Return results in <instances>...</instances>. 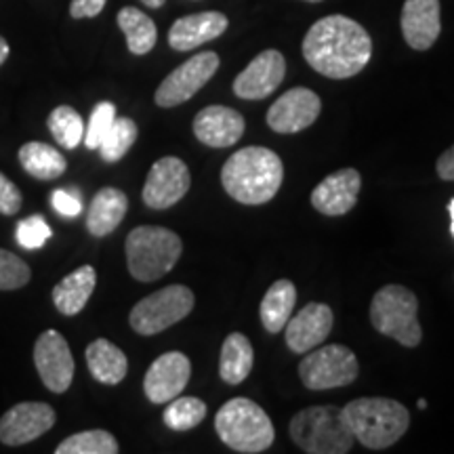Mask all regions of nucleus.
<instances>
[{
	"instance_id": "34",
	"label": "nucleus",
	"mask_w": 454,
	"mask_h": 454,
	"mask_svg": "<svg viewBox=\"0 0 454 454\" xmlns=\"http://www.w3.org/2000/svg\"><path fill=\"white\" fill-rule=\"evenodd\" d=\"M116 121V107L110 101H101V104L95 106L93 114L89 118L87 133H84V145L89 150H98L101 139L106 137L107 129L112 127V122Z\"/></svg>"
},
{
	"instance_id": "39",
	"label": "nucleus",
	"mask_w": 454,
	"mask_h": 454,
	"mask_svg": "<svg viewBox=\"0 0 454 454\" xmlns=\"http://www.w3.org/2000/svg\"><path fill=\"white\" fill-rule=\"evenodd\" d=\"M435 170H438V175L444 181H454V145L438 158Z\"/></svg>"
},
{
	"instance_id": "35",
	"label": "nucleus",
	"mask_w": 454,
	"mask_h": 454,
	"mask_svg": "<svg viewBox=\"0 0 454 454\" xmlns=\"http://www.w3.org/2000/svg\"><path fill=\"white\" fill-rule=\"evenodd\" d=\"M15 236L21 247L27 248V251H34V248L44 247V242L53 236V231H51L47 221H44L41 215H32V217L21 219L20 223H17Z\"/></svg>"
},
{
	"instance_id": "12",
	"label": "nucleus",
	"mask_w": 454,
	"mask_h": 454,
	"mask_svg": "<svg viewBox=\"0 0 454 454\" xmlns=\"http://www.w3.org/2000/svg\"><path fill=\"white\" fill-rule=\"evenodd\" d=\"M34 366L41 374L44 387L53 394H66L74 379V357L64 334L47 331L34 345Z\"/></svg>"
},
{
	"instance_id": "13",
	"label": "nucleus",
	"mask_w": 454,
	"mask_h": 454,
	"mask_svg": "<svg viewBox=\"0 0 454 454\" xmlns=\"http://www.w3.org/2000/svg\"><path fill=\"white\" fill-rule=\"evenodd\" d=\"M55 421V411L44 402H21L0 419V442L7 446L30 444L47 434Z\"/></svg>"
},
{
	"instance_id": "23",
	"label": "nucleus",
	"mask_w": 454,
	"mask_h": 454,
	"mask_svg": "<svg viewBox=\"0 0 454 454\" xmlns=\"http://www.w3.org/2000/svg\"><path fill=\"white\" fill-rule=\"evenodd\" d=\"M95 284H98V274L90 265H82L72 271L53 288L55 308L64 316L81 314L95 291Z\"/></svg>"
},
{
	"instance_id": "5",
	"label": "nucleus",
	"mask_w": 454,
	"mask_h": 454,
	"mask_svg": "<svg viewBox=\"0 0 454 454\" xmlns=\"http://www.w3.org/2000/svg\"><path fill=\"white\" fill-rule=\"evenodd\" d=\"M124 251L130 276L139 282H154L177 265L184 242L167 227L141 225L127 236Z\"/></svg>"
},
{
	"instance_id": "44",
	"label": "nucleus",
	"mask_w": 454,
	"mask_h": 454,
	"mask_svg": "<svg viewBox=\"0 0 454 454\" xmlns=\"http://www.w3.org/2000/svg\"><path fill=\"white\" fill-rule=\"evenodd\" d=\"M305 3H322V0H305Z\"/></svg>"
},
{
	"instance_id": "43",
	"label": "nucleus",
	"mask_w": 454,
	"mask_h": 454,
	"mask_svg": "<svg viewBox=\"0 0 454 454\" xmlns=\"http://www.w3.org/2000/svg\"><path fill=\"white\" fill-rule=\"evenodd\" d=\"M417 406L421 408V411H423V408H427V400H419V402H417Z\"/></svg>"
},
{
	"instance_id": "9",
	"label": "nucleus",
	"mask_w": 454,
	"mask_h": 454,
	"mask_svg": "<svg viewBox=\"0 0 454 454\" xmlns=\"http://www.w3.org/2000/svg\"><path fill=\"white\" fill-rule=\"evenodd\" d=\"M360 372V364L354 351L345 345H325L311 349L299 364V377L311 391L337 389L354 383Z\"/></svg>"
},
{
	"instance_id": "7",
	"label": "nucleus",
	"mask_w": 454,
	"mask_h": 454,
	"mask_svg": "<svg viewBox=\"0 0 454 454\" xmlns=\"http://www.w3.org/2000/svg\"><path fill=\"white\" fill-rule=\"evenodd\" d=\"M371 322L379 333L395 339L404 348H417L423 339L417 294L400 284H389L374 294Z\"/></svg>"
},
{
	"instance_id": "26",
	"label": "nucleus",
	"mask_w": 454,
	"mask_h": 454,
	"mask_svg": "<svg viewBox=\"0 0 454 454\" xmlns=\"http://www.w3.org/2000/svg\"><path fill=\"white\" fill-rule=\"evenodd\" d=\"M294 303H297V288L291 280H278L271 284L259 308L265 331L271 334L284 331V326L293 316Z\"/></svg>"
},
{
	"instance_id": "19",
	"label": "nucleus",
	"mask_w": 454,
	"mask_h": 454,
	"mask_svg": "<svg viewBox=\"0 0 454 454\" xmlns=\"http://www.w3.org/2000/svg\"><path fill=\"white\" fill-rule=\"evenodd\" d=\"M244 116L234 107L208 106L196 114L194 135L200 144L208 147H230L242 139Z\"/></svg>"
},
{
	"instance_id": "32",
	"label": "nucleus",
	"mask_w": 454,
	"mask_h": 454,
	"mask_svg": "<svg viewBox=\"0 0 454 454\" xmlns=\"http://www.w3.org/2000/svg\"><path fill=\"white\" fill-rule=\"evenodd\" d=\"M204 417H207V404L198 397H173L162 414L164 425L173 431L194 429L204 421Z\"/></svg>"
},
{
	"instance_id": "25",
	"label": "nucleus",
	"mask_w": 454,
	"mask_h": 454,
	"mask_svg": "<svg viewBox=\"0 0 454 454\" xmlns=\"http://www.w3.org/2000/svg\"><path fill=\"white\" fill-rule=\"evenodd\" d=\"M254 351L247 334L231 333L221 345L219 374L227 385H240L253 371Z\"/></svg>"
},
{
	"instance_id": "29",
	"label": "nucleus",
	"mask_w": 454,
	"mask_h": 454,
	"mask_svg": "<svg viewBox=\"0 0 454 454\" xmlns=\"http://www.w3.org/2000/svg\"><path fill=\"white\" fill-rule=\"evenodd\" d=\"M118 440L106 429H90L74 434L55 448V454H116Z\"/></svg>"
},
{
	"instance_id": "37",
	"label": "nucleus",
	"mask_w": 454,
	"mask_h": 454,
	"mask_svg": "<svg viewBox=\"0 0 454 454\" xmlns=\"http://www.w3.org/2000/svg\"><path fill=\"white\" fill-rule=\"evenodd\" d=\"M21 208V192L7 175L0 173V213L15 215Z\"/></svg>"
},
{
	"instance_id": "2",
	"label": "nucleus",
	"mask_w": 454,
	"mask_h": 454,
	"mask_svg": "<svg viewBox=\"0 0 454 454\" xmlns=\"http://www.w3.org/2000/svg\"><path fill=\"white\" fill-rule=\"evenodd\" d=\"M284 179V164L268 147H242L227 158L221 168L223 190L236 202L257 207L278 194Z\"/></svg>"
},
{
	"instance_id": "1",
	"label": "nucleus",
	"mask_w": 454,
	"mask_h": 454,
	"mask_svg": "<svg viewBox=\"0 0 454 454\" xmlns=\"http://www.w3.org/2000/svg\"><path fill=\"white\" fill-rule=\"evenodd\" d=\"M372 55L371 34L345 15L317 20L303 38V57L317 74L343 81L360 74Z\"/></svg>"
},
{
	"instance_id": "20",
	"label": "nucleus",
	"mask_w": 454,
	"mask_h": 454,
	"mask_svg": "<svg viewBox=\"0 0 454 454\" xmlns=\"http://www.w3.org/2000/svg\"><path fill=\"white\" fill-rule=\"evenodd\" d=\"M400 24L408 47L414 51L431 49L442 32L440 0H406Z\"/></svg>"
},
{
	"instance_id": "24",
	"label": "nucleus",
	"mask_w": 454,
	"mask_h": 454,
	"mask_svg": "<svg viewBox=\"0 0 454 454\" xmlns=\"http://www.w3.org/2000/svg\"><path fill=\"white\" fill-rule=\"evenodd\" d=\"M87 366L95 381L118 385L127 377L129 360L124 351L107 339H95L87 348Z\"/></svg>"
},
{
	"instance_id": "14",
	"label": "nucleus",
	"mask_w": 454,
	"mask_h": 454,
	"mask_svg": "<svg viewBox=\"0 0 454 454\" xmlns=\"http://www.w3.org/2000/svg\"><path fill=\"white\" fill-rule=\"evenodd\" d=\"M322 110V101L311 89L294 87L280 95L268 110V127L276 133L291 135L311 127Z\"/></svg>"
},
{
	"instance_id": "27",
	"label": "nucleus",
	"mask_w": 454,
	"mask_h": 454,
	"mask_svg": "<svg viewBox=\"0 0 454 454\" xmlns=\"http://www.w3.org/2000/svg\"><path fill=\"white\" fill-rule=\"evenodd\" d=\"M20 162L34 179L51 181L66 173L67 162L59 150L43 141H27L20 150Z\"/></svg>"
},
{
	"instance_id": "16",
	"label": "nucleus",
	"mask_w": 454,
	"mask_h": 454,
	"mask_svg": "<svg viewBox=\"0 0 454 454\" xmlns=\"http://www.w3.org/2000/svg\"><path fill=\"white\" fill-rule=\"evenodd\" d=\"M284 74H286L284 55L276 49H268L254 57L251 64L238 74L234 81V93L240 99L248 101L265 99L280 87Z\"/></svg>"
},
{
	"instance_id": "28",
	"label": "nucleus",
	"mask_w": 454,
	"mask_h": 454,
	"mask_svg": "<svg viewBox=\"0 0 454 454\" xmlns=\"http://www.w3.org/2000/svg\"><path fill=\"white\" fill-rule=\"evenodd\" d=\"M118 26L127 36V47L133 55H147L156 47L158 30L152 17L135 7H124L118 11Z\"/></svg>"
},
{
	"instance_id": "3",
	"label": "nucleus",
	"mask_w": 454,
	"mask_h": 454,
	"mask_svg": "<svg viewBox=\"0 0 454 454\" xmlns=\"http://www.w3.org/2000/svg\"><path fill=\"white\" fill-rule=\"evenodd\" d=\"M354 438L371 450H385L408 431L411 412L391 397H357L340 408Z\"/></svg>"
},
{
	"instance_id": "18",
	"label": "nucleus",
	"mask_w": 454,
	"mask_h": 454,
	"mask_svg": "<svg viewBox=\"0 0 454 454\" xmlns=\"http://www.w3.org/2000/svg\"><path fill=\"white\" fill-rule=\"evenodd\" d=\"M362 177L356 168H340L311 192V207L326 217L348 215L356 207Z\"/></svg>"
},
{
	"instance_id": "10",
	"label": "nucleus",
	"mask_w": 454,
	"mask_h": 454,
	"mask_svg": "<svg viewBox=\"0 0 454 454\" xmlns=\"http://www.w3.org/2000/svg\"><path fill=\"white\" fill-rule=\"evenodd\" d=\"M219 70V55L213 51L198 53L175 67L156 90V106L175 107L192 99Z\"/></svg>"
},
{
	"instance_id": "38",
	"label": "nucleus",
	"mask_w": 454,
	"mask_h": 454,
	"mask_svg": "<svg viewBox=\"0 0 454 454\" xmlns=\"http://www.w3.org/2000/svg\"><path fill=\"white\" fill-rule=\"evenodd\" d=\"M107 0H72L70 15L74 20H84V17H98L104 11Z\"/></svg>"
},
{
	"instance_id": "21",
	"label": "nucleus",
	"mask_w": 454,
	"mask_h": 454,
	"mask_svg": "<svg viewBox=\"0 0 454 454\" xmlns=\"http://www.w3.org/2000/svg\"><path fill=\"white\" fill-rule=\"evenodd\" d=\"M227 26H230V21L219 11L185 15L170 26L168 44L170 49L185 53V51H192L204 43H211L215 38H219L227 30Z\"/></svg>"
},
{
	"instance_id": "8",
	"label": "nucleus",
	"mask_w": 454,
	"mask_h": 454,
	"mask_svg": "<svg viewBox=\"0 0 454 454\" xmlns=\"http://www.w3.org/2000/svg\"><path fill=\"white\" fill-rule=\"evenodd\" d=\"M194 309V293L184 284H170L167 288L147 294L130 309L129 322L135 333L152 337L167 331L173 325L190 316Z\"/></svg>"
},
{
	"instance_id": "31",
	"label": "nucleus",
	"mask_w": 454,
	"mask_h": 454,
	"mask_svg": "<svg viewBox=\"0 0 454 454\" xmlns=\"http://www.w3.org/2000/svg\"><path fill=\"white\" fill-rule=\"evenodd\" d=\"M137 124L130 121V118H116L98 147L101 158L107 162L121 160L130 147H133L135 141H137Z\"/></svg>"
},
{
	"instance_id": "15",
	"label": "nucleus",
	"mask_w": 454,
	"mask_h": 454,
	"mask_svg": "<svg viewBox=\"0 0 454 454\" xmlns=\"http://www.w3.org/2000/svg\"><path fill=\"white\" fill-rule=\"evenodd\" d=\"M192 377L190 357L181 351H168L152 362L144 379V391L152 404H168L181 395Z\"/></svg>"
},
{
	"instance_id": "30",
	"label": "nucleus",
	"mask_w": 454,
	"mask_h": 454,
	"mask_svg": "<svg viewBox=\"0 0 454 454\" xmlns=\"http://www.w3.org/2000/svg\"><path fill=\"white\" fill-rule=\"evenodd\" d=\"M49 130L57 144L67 150H74L84 139L82 116L70 106H59L51 112Z\"/></svg>"
},
{
	"instance_id": "4",
	"label": "nucleus",
	"mask_w": 454,
	"mask_h": 454,
	"mask_svg": "<svg viewBox=\"0 0 454 454\" xmlns=\"http://www.w3.org/2000/svg\"><path fill=\"white\" fill-rule=\"evenodd\" d=\"M219 440L242 454L265 452L274 444L276 429L268 412L248 397H234L215 417Z\"/></svg>"
},
{
	"instance_id": "17",
	"label": "nucleus",
	"mask_w": 454,
	"mask_h": 454,
	"mask_svg": "<svg viewBox=\"0 0 454 454\" xmlns=\"http://www.w3.org/2000/svg\"><path fill=\"white\" fill-rule=\"evenodd\" d=\"M333 309L325 303H308L286 322V345L294 354H308L322 345L333 331Z\"/></svg>"
},
{
	"instance_id": "42",
	"label": "nucleus",
	"mask_w": 454,
	"mask_h": 454,
	"mask_svg": "<svg viewBox=\"0 0 454 454\" xmlns=\"http://www.w3.org/2000/svg\"><path fill=\"white\" fill-rule=\"evenodd\" d=\"M448 213H450V231L454 236V198L450 200V204H448Z\"/></svg>"
},
{
	"instance_id": "22",
	"label": "nucleus",
	"mask_w": 454,
	"mask_h": 454,
	"mask_svg": "<svg viewBox=\"0 0 454 454\" xmlns=\"http://www.w3.org/2000/svg\"><path fill=\"white\" fill-rule=\"evenodd\" d=\"M129 208V198L116 187H104L90 200L87 213V230L90 236L104 238L110 236L122 223Z\"/></svg>"
},
{
	"instance_id": "6",
	"label": "nucleus",
	"mask_w": 454,
	"mask_h": 454,
	"mask_svg": "<svg viewBox=\"0 0 454 454\" xmlns=\"http://www.w3.org/2000/svg\"><path fill=\"white\" fill-rule=\"evenodd\" d=\"M288 431L294 444L308 454H345L356 442L337 406L303 408L291 419Z\"/></svg>"
},
{
	"instance_id": "36",
	"label": "nucleus",
	"mask_w": 454,
	"mask_h": 454,
	"mask_svg": "<svg viewBox=\"0 0 454 454\" xmlns=\"http://www.w3.org/2000/svg\"><path fill=\"white\" fill-rule=\"evenodd\" d=\"M51 204L61 217H78L82 211V200L76 192H67V190H55L51 194Z\"/></svg>"
},
{
	"instance_id": "11",
	"label": "nucleus",
	"mask_w": 454,
	"mask_h": 454,
	"mask_svg": "<svg viewBox=\"0 0 454 454\" xmlns=\"http://www.w3.org/2000/svg\"><path fill=\"white\" fill-rule=\"evenodd\" d=\"M192 177L190 168L177 156H164L154 162V167L147 173L144 185V202L145 207L154 211L175 207L187 192H190Z\"/></svg>"
},
{
	"instance_id": "33",
	"label": "nucleus",
	"mask_w": 454,
	"mask_h": 454,
	"mask_svg": "<svg viewBox=\"0 0 454 454\" xmlns=\"http://www.w3.org/2000/svg\"><path fill=\"white\" fill-rule=\"evenodd\" d=\"M32 271L26 261L17 254L0 248V291H17L30 282Z\"/></svg>"
},
{
	"instance_id": "40",
	"label": "nucleus",
	"mask_w": 454,
	"mask_h": 454,
	"mask_svg": "<svg viewBox=\"0 0 454 454\" xmlns=\"http://www.w3.org/2000/svg\"><path fill=\"white\" fill-rule=\"evenodd\" d=\"M7 57H9V43L0 36V66L7 61Z\"/></svg>"
},
{
	"instance_id": "41",
	"label": "nucleus",
	"mask_w": 454,
	"mask_h": 454,
	"mask_svg": "<svg viewBox=\"0 0 454 454\" xmlns=\"http://www.w3.org/2000/svg\"><path fill=\"white\" fill-rule=\"evenodd\" d=\"M141 3L145 4V7H150V9H160L164 3H167V0H141Z\"/></svg>"
}]
</instances>
